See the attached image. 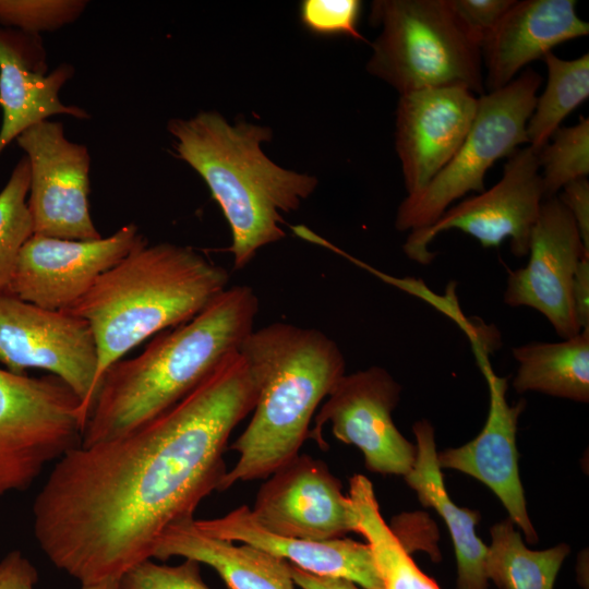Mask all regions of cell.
<instances>
[{
  "mask_svg": "<svg viewBox=\"0 0 589 589\" xmlns=\"http://www.w3.org/2000/svg\"><path fill=\"white\" fill-rule=\"evenodd\" d=\"M257 395L256 377L237 351L144 425L67 452L33 506L34 534L48 560L89 585L152 558L164 530L193 517L218 490L231 432Z\"/></svg>",
  "mask_w": 589,
  "mask_h": 589,
  "instance_id": "cell-1",
  "label": "cell"
},
{
  "mask_svg": "<svg viewBox=\"0 0 589 589\" xmlns=\"http://www.w3.org/2000/svg\"><path fill=\"white\" fill-rule=\"evenodd\" d=\"M260 302L247 285L225 289L189 322L155 336L139 356L103 374L82 446L124 435L160 416L203 383L254 329Z\"/></svg>",
  "mask_w": 589,
  "mask_h": 589,
  "instance_id": "cell-2",
  "label": "cell"
},
{
  "mask_svg": "<svg viewBox=\"0 0 589 589\" xmlns=\"http://www.w3.org/2000/svg\"><path fill=\"white\" fill-rule=\"evenodd\" d=\"M238 351L259 395L249 424L230 445L239 457L219 491L266 479L297 457L321 402L346 374L339 346L316 328L273 323L254 328Z\"/></svg>",
  "mask_w": 589,
  "mask_h": 589,
  "instance_id": "cell-3",
  "label": "cell"
},
{
  "mask_svg": "<svg viewBox=\"0 0 589 589\" xmlns=\"http://www.w3.org/2000/svg\"><path fill=\"white\" fill-rule=\"evenodd\" d=\"M167 129L178 157L201 176L230 227L227 251L236 269L286 236L281 213L298 209L317 185L315 177L285 169L264 154L262 144L272 139L268 127L232 125L218 112L201 111L170 119Z\"/></svg>",
  "mask_w": 589,
  "mask_h": 589,
  "instance_id": "cell-4",
  "label": "cell"
},
{
  "mask_svg": "<svg viewBox=\"0 0 589 589\" xmlns=\"http://www.w3.org/2000/svg\"><path fill=\"white\" fill-rule=\"evenodd\" d=\"M228 283V271L194 249L148 245L143 238L67 310L84 318L94 334L96 390L111 364L148 337L192 320Z\"/></svg>",
  "mask_w": 589,
  "mask_h": 589,
  "instance_id": "cell-5",
  "label": "cell"
},
{
  "mask_svg": "<svg viewBox=\"0 0 589 589\" xmlns=\"http://www.w3.org/2000/svg\"><path fill=\"white\" fill-rule=\"evenodd\" d=\"M370 22L381 26L366 63L370 74L399 95L461 86L484 94L481 48L462 28L448 0H376Z\"/></svg>",
  "mask_w": 589,
  "mask_h": 589,
  "instance_id": "cell-6",
  "label": "cell"
},
{
  "mask_svg": "<svg viewBox=\"0 0 589 589\" xmlns=\"http://www.w3.org/2000/svg\"><path fill=\"white\" fill-rule=\"evenodd\" d=\"M541 82V75L528 68L506 86L478 98L472 125L457 153L423 190L400 203L398 231L423 230L456 200L485 190L484 177L492 165L528 144L527 123Z\"/></svg>",
  "mask_w": 589,
  "mask_h": 589,
  "instance_id": "cell-7",
  "label": "cell"
},
{
  "mask_svg": "<svg viewBox=\"0 0 589 589\" xmlns=\"http://www.w3.org/2000/svg\"><path fill=\"white\" fill-rule=\"evenodd\" d=\"M82 402L59 377L0 369V497L24 491L82 442Z\"/></svg>",
  "mask_w": 589,
  "mask_h": 589,
  "instance_id": "cell-8",
  "label": "cell"
},
{
  "mask_svg": "<svg viewBox=\"0 0 589 589\" xmlns=\"http://www.w3.org/2000/svg\"><path fill=\"white\" fill-rule=\"evenodd\" d=\"M543 200L538 154L529 145L519 147L507 158L497 183L450 206L430 227L409 232L402 250L409 260L430 264L435 256L431 242L441 232L457 229L483 248H496L509 239L510 252L526 256Z\"/></svg>",
  "mask_w": 589,
  "mask_h": 589,
  "instance_id": "cell-9",
  "label": "cell"
},
{
  "mask_svg": "<svg viewBox=\"0 0 589 589\" xmlns=\"http://www.w3.org/2000/svg\"><path fill=\"white\" fill-rule=\"evenodd\" d=\"M0 363L25 375L41 369L59 377L88 413L96 394L98 354L89 324L67 310H49L0 294Z\"/></svg>",
  "mask_w": 589,
  "mask_h": 589,
  "instance_id": "cell-10",
  "label": "cell"
},
{
  "mask_svg": "<svg viewBox=\"0 0 589 589\" xmlns=\"http://www.w3.org/2000/svg\"><path fill=\"white\" fill-rule=\"evenodd\" d=\"M400 393V384L384 368L346 373L315 413L310 438L326 447L323 428L329 422L338 441L361 450L370 471L406 476L416 459V445L393 421Z\"/></svg>",
  "mask_w": 589,
  "mask_h": 589,
  "instance_id": "cell-11",
  "label": "cell"
},
{
  "mask_svg": "<svg viewBox=\"0 0 589 589\" xmlns=\"http://www.w3.org/2000/svg\"><path fill=\"white\" fill-rule=\"evenodd\" d=\"M29 164L27 205L34 235L67 239L101 238L88 207L91 157L85 145L67 139L61 122H39L15 140Z\"/></svg>",
  "mask_w": 589,
  "mask_h": 589,
  "instance_id": "cell-12",
  "label": "cell"
},
{
  "mask_svg": "<svg viewBox=\"0 0 589 589\" xmlns=\"http://www.w3.org/2000/svg\"><path fill=\"white\" fill-rule=\"evenodd\" d=\"M143 238L135 224L96 240L33 235L20 253L10 293L45 309L70 310Z\"/></svg>",
  "mask_w": 589,
  "mask_h": 589,
  "instance_id": "cell-13",
  "label": "cell"
},
{
  "mask_svg": "<svg viewBox=\"0 0 589 589\" xmlns=\"http://www.w3.org/2000/svg\"><path fill=\"white\" fill-rule=\"evenodd\" d=\"M528 262L508 272L504 302L541 313L563 339L578 333L572 286L577 266L589 256L578 228L557 196L542 202L531 231Z\"/></svg>",
  "mask_w": 589,
  "mask_h": 589,
  "instance_id": "cell-14",
  "label": "cell"
},
{
  "mask_svg": "<svg viewBox=\"0 0 589 589\" xmlns=\"http://www.w3.org/2000/svg\"><path fill=\"white\" fill-rule=\"evenodd\" d=\"M265 530L290 538L326 541L357 530L352 502L327 465L299 454L261 485L251 508Z\"/></svg>",
  "mask_w": 589,
  "mask_h": 589,
  "instance_id": "cell-15",
  "label": "cell"
},
{
  "mask_svg": "<svg viewBox=\"0 0 589 589\" xmlns=\"http://www.w3.org/2000/svg\"><path fill=\"white\" fill-rule=\"evenodd\" d=\"M478 97L461 86L418 89L399 96L395 147L407 195L419 193L449 163L466 139Z\"/></svg>",
  "mask_w": 589,
  "mask_h": 589,
  "instance_id": "cell-16",
  "label": "cell"
},
{
  "mask_svg": "<svg viewBox=\"0 0 589 589\" xmlns=\"http://www.w3.org/2000/svg\"><path fill=\"white\" fill-rule=\"evenodd\" d=\"M486 380L490 406L481 432L470 442L437 454L441 469H454L471 476L491 489L500 498L512 521L529 543L538 536L529 519L518 471L516 432L526 401L509 405L506 399L507 377L497 376L485 357H478Z\"/></svg>",
  "mask_w": 589,
  "mask_h": 589,
  "instance_id": "cell-17",
  "label": "cell"
},
{
  "mask_svg": "<svg viewBox=\"0 0 589 589\" xmlns=\"http://www.w3.org/2000/svg\"><path fill=\"white\" fill-rule=\"evenodd\" d=\"M40 37L0 27V154L20 134L55 115L88 119L76 106L62 104L59 93L74 69L60 64L45 73V53Z\"/></svg>",
  "mask_w": 589,
  "mask_h": 589,
  "instance_id": "cell-18",
  "label": "cell"
},
{
  "mask_svg": "<svg viewBox=\"0 0 589 589\" xmlns=\"http://www.w3.org/2000/svg\"><path fill=\"white\" fill-rule=\"evenodd\" d=\"M588 34L574 0H515L481 45L484 87L506 86L555 46Z\"/></svg>",
  "mask_w": 589,
  "mask_h": 589,
  "instance_id": "cell-19",
  "label": "cell"
},
{
  "mask_svg": "<svg viewBox=\"0 0 589 589\" xmlns=\"http://www.w3.org/2000/svg\"><path fill=\"white\" fill-rule=\"evenodd\" d=\"M204 533L259 548L304 572L351 580L364 589H384L368 543L352 539L312 541L272 533L241 505L223 517L195 519Z\"/></svg>",
  "mask_w": 589,
  "mask_h": 589,
  "instance_id": "cell-20",
  "label": "cell"
},
{
  "mask_svg": "<svg viewBox=\"0 0 589 589\" xmlns=\"http://www.w3.org/2000/svg\"><path fill=\"white\" fill-rule=\"evenodd\" d=\"M171 556L208 565L229 589H296L289 562L247 543L211 537L193 517L171 524L159 537L153 557Z\"/></svg>",
  "mask_w": 589,
  "mask_h": 589,
  "instance_id": "cell-21",
  "label": "cell"
},
{
  "mask_svg": "<svg viewBox=\"0 0 589 589\" xmlns=\"http://www.w3.org/2000/svg\"><path fill=\"white\" fill-rule=\"evenodd\" d=\"M416 459L404 476L417 492L422 505L434 508L444 519L455 549L458 589H486L485 560L488 546L477 537L478 512L458 507L447 494L437 462L434 429L428 420L413 424Z\"/></svg>",
  "mask_w": 589,
  "mask_h": 589,
  "instance_id": "cell-22",
  "label": "cell"
},
{
  "mask_svg": "<svg viewBox=\"0 0 589 589\" xmlns=\"http://www.w3.org/2000/svg\"><path fill=\"white\" fill-rule=\"evenodd\" d=\"M517 393L539 392L579 402L589 400V328L557 342L514 347Z\"/></svg>",
  "mask_w": 589,
  "mask_h": 589,
  "instance_id": "cell-23",
  "label": "cell"
},
{
  "mask_svg": "<svg viewBox=\"0 0 589 589\" xmlns=\"http://www.w3.org/2000/svg\"><path fill=\"white\" fill-rule=\"evenodd\" d=\"M349 497L357 515V530L369 544L384 589H440L413 562L408 549L386 524L371 481L354 474Z\"/></svg>",
  "mask_w": 589,
  "mask_h": 589,
  "instance_id": "cell-24",
  "label": "cell"
},
{
  "mask_svg": "<svg viewBox=\"0 0 589 589\" xmlns=\"http://www.w3.org/2000/svg\"><path fill=\"white\" fill-rule=\"evenodd\" d=\"M491 538L485 560L488 580L500 589H553L569 553L567 544L530 550L509 517L491 528Z\"/></svg>",
  "mask_w": 589,
  "mask_h": 589,
  "instance_id": "cell-25",
  "label": "cell"
},
{
  "mask_svg": "<svg viewBox=\"0 0 589 589\" xmlns=\"http://www.w3.org/2000/svg\"><path fill=\"white\" fill-rule=\"evenodd\" d=\"M548 81L527 123L528 144L537 153L564 119L589 96V55L565 60L553 52L543 58Z\"/></svg>",
  "mask_w": 589,
  "mask_h": 589,
  "instance_id": "cell-26",
  "label": "cell"
},
{
  "mask_svg": "<svg viewBox=\"0 0 589 589\" xmlns=\"http://www.w3.org/2000/svg\"><path fill=\"white\" fill-rule=\"evenodd\" d=\"M28 190L29 164L23 156L0 191V294L10 293L22 248L34 235Z\"/></svg>",
  "mask_w": 589,
  "mask_h": 589,
  "instance_id": "cell-27",
  "label": "cell"
},
{
  "mask_svg": "<svg viewBox=\"0 0 589 589\" xmlns=\"http://www.w3.org/2000/svg\"><path fill=\"white\" fill-rule=\"evenodd\" d=\"M544 200L557 196L567 183L589 173V119L558 128L537 153Z\"/></svg>",
  "mask_w": 589,
  "mask_h": 589,
  "instance_id": "cell-28",
  "label": "cell"
},
{
  "mask_svg": "<svg viewBox=\"0 0 589 589\" xmlns=\"http://www.w3.org/2000/svg\"><path fill=\"white\" fill-rule=\"evenodd\" d=\"M86 5L83 0H0V24L39 36L74 22Z\"/></svg>",
  "mask_w": 589,
  "mask_h": 589,
  "instance_id": "cell-29",
  "label": "cell"
},
{
  "mask_svg": "<svg viewBox=\"0 0 589 589\" xmlns=\"http://www.w3.org/2000/svg\"><path fill=\"white\" fill-rule=\"evenodd\" d=\"M117 589H211L202 579L201 564L185 558L161 565L151 558L130 567L118 578Z\"/></svg>",
  "mask_w": 589,
  "mask_h": 589,
  "instance_id": "cell-30",
  "label": "cell"
},
{
  "mask_svg": "<svg viewBox=\"0 0 589 589\" xmlns=\"http://www.w3.org/2000/svg\"><path fill=\"white\" fill-rule=\"evenodd\" d=\"M361 8L359 0H304L300 20L313 34L346 35L365 41L358 29Z\"/></svg>",
  "mask_w": 589,
  "mask_h": 589,
  "instance_id": "cell-31",
  "label": "cell"
},
{
  "mask_svg": "<svg viewBox=\"0 0 589 589\" xmlns=\"http://www.w3.org/2000/svg\"><path fill=\"white\" fill-rule=\"evenodd\" d=\"M515 0H448L469 37L480 46Z\"/></svg>",
  "mask_w": 589,
  "mask_h": 589,
  "instance_id": "cell-32",
  "label": "cell"
},
{
  "mask_svg": "<svg viewBox=\"0 0 589 589\" xmlns=\"http://www.w3.org/2000/svg\"><path fill=\"white\" fill-rule=\"evenodd\" d=\"M557 195L573 217L582 244L589 251V181L581 178L567 183Z\"/></svg>",
  "mask_w": 589,
  "mask_h": 589,
  "instance_id": "cell-33",
  "label": "cell"
},
{
  "mask_svg": "<svg viewBox=\"0 0 589 589\" xmlns=\"http://www.w3.org/2000/svg\"><path fill=\"white\" fill-rule=\"evenodd\" d=\"M38 573L19 550L11 551L0 561V589H35Z\"/></svg>",
  "mask_w": 589,
  "mask_h": 589,
  "instance_id": "cell-34",
  "label": "cell"
},
{
  "mask_svg": "<svg viewBox=\"0 0 589 589\" xmlns=\"http://www.w3.org/2000/svg\"><path fill=\"white\" fill-rule=\"evenodd\" d=\"M572 300L579 327L589 328V256L579 262L572 286Z\"/></svg>",
  "mask_w": 589,
  "mask_h": 589,
  "instance_id": "cell-35",
  "label": "cell"
},
{
  "mask_svg": "<svg viewBox=\"0 0 589 589\" xmlns=\"http://www.w3.org/2000/svg\"><path fill=\"white\" fill-rule=\"evenodd\" d=\"M290 569L294 585L300 589H364L351 580L314 575L291 564Z\"/></svg>",
  "mask_w": 589,
  "mask_h": 589,
  "instance_id": "cell-36",
  "label": "cell"
},
{
  "mask_svg": "<svg viewBox=\"0 0 589 589\" xmlns=\"http://www.w3.org/2000/svg\"><path fill=\"white\" fill-rule=\"evenodd\" d=\"M119 578V577H118ZM118 578H109L99 582L82 585L81 589H117Z\"/></svg>",
  "mask_w": 589,
  "mask_h": 589,
  "instance_id": "cell-37",
  "label": "cell"
}]
</instances>
